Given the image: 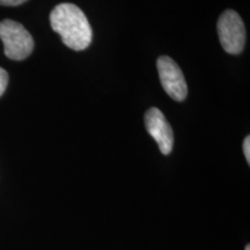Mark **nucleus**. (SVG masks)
Here are the masks:
<instances>
[{
  "instance_id": "1",
  "label": "nucleus",
  "mask_w": 250,
  "mask_h": 250,
  "mask_svg": "<svg viewBox=\"0 0 250 250\" xmlns=\"http://www.w3.org/2000/svg\"><path fill=\"white\" fill-rule=\"evenodd\" d=\"M50 23L62 43L74 51H83L92 43V27L77 5L64 2L56 6L50 13Z\"/></svg>"
},
{
  "instance_id": "2",
  "label": "nucleus",
  "mask_w": 250,
  "mask_h": 250,
  "mask_svg": "<svg viewBox=\"0 0 250 250\" xmlns=\"http://www.w3.org/2000/svg\"><path fill=\"white\" fill-rule=\"evenodd\" d=\"M0 40L4 43V51L12 61H23L34 50V40L22 24L13 20L0 22Z\"/></svg>"
},
{
  "instance_id": "3",
  "label": "nucleus",
  "mask_w": 250,
  "mask_h": 250,
  "mask_svg": "<svg viewBox=\"0 0 250 250\" xmlns=\"http://www.w3.org/2000/svg\"><path fill=\"white\" fill-rule=\"evenodd\" d=\"M219 40L227 54L239 55L245 49L246 27L241 17L232 9L220 15L217 24Z\"/></svg>"
},
{
  "instance_id": "4",
  "label": "nucleus",
  "mask_w": 250,
  "mask_h": 250,
  "mask_svg": "<svg viewBox=\"0 0 250 250\" xmlns=\"http://www.w3.org/2000/svg\"><path fill=\"white\" fill-rule=\"evenodd\" d=\"M159 78L166 93L175 101L182 102L188 95V86L183 72L170 57L161 56L156 62Z\"/></svg>"
},
{
  "instance_id": "5",
  "label": "nucleus",
  "mask_w": 250,
  "mask_h": 250,
  "mask_svg": "<svg viewBox=\"0 0 250 250\" xmlns=\"http://www.w3.org/2000/svg\"><path fill=\"white\" fill-rule=\"evenodd\" d=\"M145 125L149 136L158 143L162 154H170L174 145L173 129L160 109L155 107L148 109L145 114Z\"/></svg>"
},
{
  "instance_id": "6",
  "label": "nucleus",
  "mask_w": 250,
  "mask_h": 250,
  "mask_svg": "<svg viewBox=\"0 0 250 250\" xmlns=\"http://www.w3.org/2000/svg\"><path fill=\"white\" fill-rule=\"evenodd\" d=\"M8 85V74L4 68L0 67V96L5 93Z\"/></svg>"
},
{
  "instance_id": "7",
  "label": "nucleus",
  "mask_w": 250,
  "mask_h": 250,
  "mask_svg": "<svg viewBox=\"0 0 250 250\" xmlns=\"http://www.w3.org/2000/svg\"><path fill=\"white\" fill-rule=\"evenodd\" d=\"M243 153H245V156L248 161L250 162V137H246L245 142H243Z\"/></svg>"
},
{
  "instance_id": "8",
  "label": "nucleus",
  "mask_w": 250,
  "mask_h": 250,
  "mask_svg": "<svg viewBox=\"0 0 250 250\" xmlns=\"http://www.w3.org/2000/svg\"><path fill=\"white\" fill-rule=\"evenodd\" d=\"M28 0H0V5L1 6H19Z\"/></svg>"
},
{
  "instance_id": "9",
  "label": "nucleus",
  "mask_w": 250,
  "mask_h": 250,
  "mask_svg": "<svg viewBox=\"0 0 250 250\" xmlns=\"http://www.w3.org/2000/svg\"><path fill=\"white\" fill-rule=\"evenodd\" d=\"M246 250H250V247H249V245H248V246H247V247H246Z\"/></svg>"
}]
</instances>
